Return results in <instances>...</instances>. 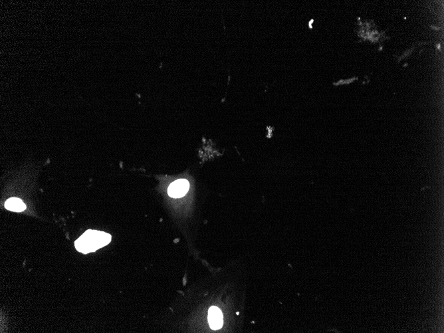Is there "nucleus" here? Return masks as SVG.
I'll return each instance as SVG.
<instances>
[{"label": "nucleus", "mask_w": 444, "mask_h": 333, "mask_svg": "<svg viewBox=\"0 0 444 333\" xmlns=\"http://www.w3.org/2000/svg\"><path fill=\"white\" fill-rule=\"evenodd\" d=\"M208 322L210 328L213 330H218L223 326V315L218 307H210L208 311Z\"/></svg>", "instance_id": "obj_3"}, {"label": "nucleus", "mask_w": 444, "mask_h": 333, "mask_svg": "<svg viewBox=\"0 0 444 333\" xmlns=\"http://www.w3.org/2000/svg\"><path fill=\"white\" fill-rule=\"evenodd\" d=\"M5 208L9 211L20 212L25 210L26 206L19 198H11L5 202Z\"/></svg>", "instance_id": "obj_4"}, {"label": "nucleus", "mask_w": 444, "mask_h": 333, "mask_svg": "<svg viewBox=\"0 0 444 333\" xmlns=\"http://www.w3.org/2000/svg\"><path fill=\"white\" fill-rule=\"evenodd\" d=\"M190 183L187 180H177L170 184L168 189V194L171 198H182L188 193Z\"/></svg>", "instance_id": "obj_2"}, {"label": "nucleus", "mask_w": 444, "mask_h": 333, "mask_svg": "<svg viewBox=\"0 0 444 333\" xmlns=\"http://www.w3.org/2000/svg\"><path fill=\"white\" fill-rule=\"evenodd\" d=\"M111 241V235L109 233L89 229L75 241V245L79 252L88 253L106 246Z\"/></svg>", "instance_id": "obj_1"}]
</instances>
